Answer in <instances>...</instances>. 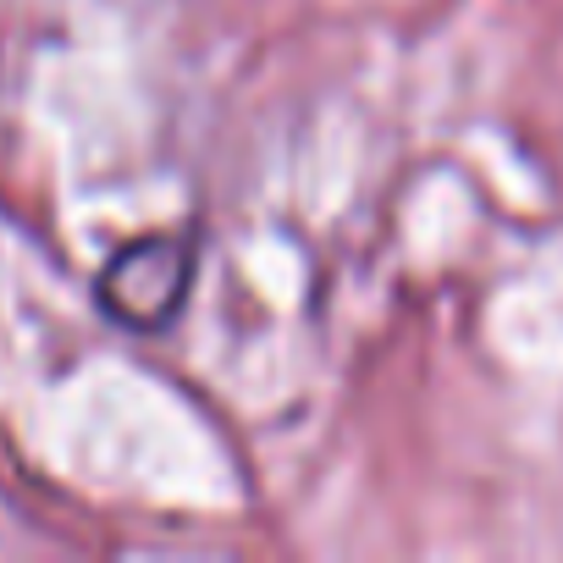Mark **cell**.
<instances>
[{"instance_id": "obj_1", "label": "cell", "mask_w": 563, "mask_h": 563, "mask_svg": "<svg viewBox=\"0 0 563 563\" xmlns=\"http://www.w3.org/2000/svg\"><path fill=\"white\" fill-rule=\"evenodd\" d=\"M188 288H194V249L172 232L122 243L95 282L100 310L128 332H166L183 316Z\"/></svg>"}]
</instances>
